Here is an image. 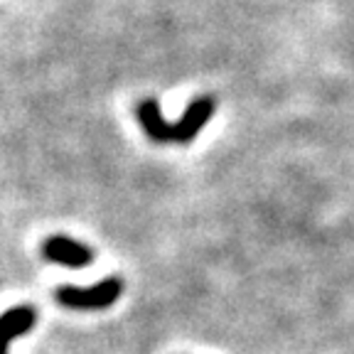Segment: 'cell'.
I'll use <instances>...</instances> for the list:
<instances>
[{"mask_svg":"<svg viewBox=\"0 0 354 354\" xmlns=\"http://www.w3.org/2000/svg\"><path fill=\"white\" fill-rule=\"evenodd\" d=\"M214 109H216L214 96H199V99H194L187 106V111L183 113L180 121L167 123L158 101L145 99L136 109V116H138L140 126L148 133V138L155 140V143H189L207 126Z\"/></svg>","mask_w":354,"mask_h":354,"instance_id":"1","label":"cell"},{"mask_svg":"<svg viewBox=\"0 0 354 354\" xmlns=\"http://www.w3.org/2000/svg\"><path fill=\"white\" fill-rule=\"evenodd\" d=\"M123 293V281L118 276L104 278L96 286L77 288V286H62L57 288V303L69 310H106L116 303Z\"/></svg>","mask_w":354,"mask_h":354,"instance_id":"2","label":"cell"},{"mask_svg":"<svg viewBox=\"0 0 354 354\" xmlns=\"http://www.w3.org/2000/svg\"><path fill=\"white\" fill-rule=\"evenodd\" d=\"M37 322V310L30 305H15L0 315V354H8V347L15 337L30 332Z\"/></svg>","mask_w":354,"mask_h":354,"instance_id":"4","label":"cell"},{"mask_svg":"<svg viewBox=\"0 0 354 354\" xmlns=\"http://www.w3.org/2000/svg\"><path fill=\"white\" fill-rule=\"evenodd\" d=\"M42 256L52 263L66 266V268H84V266L94 263V251L86 243L74 241L69 236H50L42 243Z\"/></svg>","mask_w":354,"mask_h":354,"instance_id":"3","label":"cell"}]
</instances>
